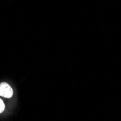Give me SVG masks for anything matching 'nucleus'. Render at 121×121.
<instances>
[{"mask_svg":"<svg viewBox=\"0 0 121 121\" xmlns=\"http://www.w3.org/2000/svg\"><path fill=\"white\" fill-rule=\"evenodd\" d=\"M13 95V91L11 86L7 83H0V96L6 98H10Z\"/></svg>","mask_w":121,"mask_h":121,"instance_id":"f257e3e1","label":"nucleus"},{"mask_svg":"<svg viewBox=\"0 0 121 121\" xmlns=\"http://www.w3.org/2000/svg\"><path fill=\"white\" fill-rule=\"evenodd\" d=\"M4 107H5V106H4V104L3 102V101L1 99H0V113H2L4 111Z\"/></svg>","mask_w":121,"mask_h":121,"instance_id":"f03ea898","label":"nucleus"}]
</instances>
